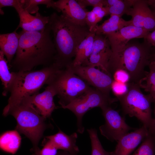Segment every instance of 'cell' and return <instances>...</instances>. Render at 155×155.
<instances>
[{
  "label": "cell",
  "mask_w": 155,
  "mask_h": 155,
  "mask_svg": "<svg viewBox=\"0 0 155 155\" xmlns=\"http://www.w3.org/2000/svg\"><path fill=\"white\" fill-rule=\"evenodd\" d=\"M19 33L18 47L9 65L14 71H30L37 66L46 67L54 63L56 52L48 24L42 31Z\"/></svg>",
  "instance_id": "obj_1"
},
{
  "label": "cell",
  "mask_w": 155,
  "mask_h": 155,
  "mask_svg": "<svg viewBox=\"0 0 155 155\" xmlns=\"http://www.w3.org/2000/svg\"><path fill=\"white\" fill-rule=\"evenodd\" d=\"M49 17L48 25L56 52L54 63L60 69L65 68L71 64L78 46L90 31L87 26L75 24L56 13Z\"/></svg>",
  "instance_id": "obj_2"
},
{
  "label": "cell",
  "mask_w": 155,
  "mask_h": 155,
  "mask_svg": "<svg viewBox=\"0 0 155 155\" xmlns=\"http://www.w3.org/2000/svg\"><path fill=\"white\" fill-rule=\"evenodd\" d=\"M152 47L145 40L142 42L131 40L115 61L116 71L125 70L129 75V83L140 85L147 72L145 68L151 62Z\"/></svg>",
  "instance_id": "obj_3"
},
{
  "label": "cell",
  "mask_w": 155,
  "mask_h": 155,
  "mask_svg": "<svg viewBox=\"0 0 155 155\" xmlns=\"http://www.w3.org/2000/svg\"><path fill=\"white\" fill-rule=\"evenodd\" d=\"M3 115L13 116L17 121L16 130L24 135L31 141V150L39 148L38 144L44 132L47 128L45 119L32 104L23 100L8 109L3 110Z\"/></svg>",
  "instance_id": "obj_4"
},
{
  "label": "cell",
  "mask_w": 155,
  "mask_h": 155,
  "mask_svg": "<svg viewBox=\"0 0 155 155\" xmlns=\"http://www.w3.org/2000/svg\"><path fill=\"white\" fill-rule=\"evenodd\" d=\"M59 69L54 63L39 70L17 72L8 104L3 110H6L24 98L38 93L50 77Z\"/></svg>",
  "instance_id": "obj_5"
},
{
  "label": "cell",
  "mask_w": 155,
  "mask_h": 155,
  "mask_svg": "<svg viewBox=\"0 0 155 155\" xmlns=\"http://www.w3.org/2000/svg\"><path fill=\"white\" fill-rule=\"evenodd\" d=\"M46 84L55 91L62 108L92 88L68 67L57 70L50 77Z\"/></svg>",
  "instance_id": "obj_6"
},
{
  "label": "cell",
  "mask_w": 155,
  "mask_h": 155,
  "mask_svg": "<svg viewBox=\"0 0 155 155\" xmlns=\"http://www.w3.org/2000/svg\"><path fill=\"white\" fill-rule=\"evenodd\" d=\"M128 90L124 94L117 97L120 102L125 115L134 117L139 120L148 129L152 123L151 99L148 94H144L139 85L128 83Z\"/></svg>",
  "instance_id": "obj_7"
},
{
  "label": "cell",
  "mask_w": 155,
  "mask_h": 155,
  "mask_svg": "<svg viewBox=\"0 0 155 155\" xmlns=\"http://www.w3.org/2000/svg\"><path fill=\"white\" fill-rule=\"evenodd\" d=\"M118 100L116 97L113 98L92 88L82 96L73 100L63 108L71 111L77 119V131L82 133L84 131L82 119L84 115L89 110L96 107L101 109L111 106L113 103Z\"/></svg>",
  "instance_id": "obj_8"
},
{
  "label": "cell",
  "mask_w": 155,
  "mask_h": 155,
  "mask_svg": "<svg viewBox=\"0 0 155 155\" xmlns=\"http://www.w3.org/2000/svg\"><path fill=\"white\" fill-rule=\"evenodd\" d=\"M101 109L105 123L100 126V130L102 135L111 142H118L129 130L135 129L128 125L125 118L111 106L104 107Z\"/></svg>",
  "instance_id": "obj_9"
},
{
  "label": "cell",
  "mask_w": 155,
  "mask_h": 155,
  "mask_svg": "<svg viewBox=\"0 0 155 155\" xmlns=\"http://www.w3.org/2000/svg\"><path fill=\"white\" fill-rule=\"evenodd\" d=\"M67 67L90 86L104 94L110 96L111 86L114 80L112 76L99 68L92 66L81 65L73 66L70 65Z\"/></svg>",
  "instance_id": "obj_10"
},
{
  "label": "cell",
  "mask_w": 155,
  "mask_h": 155,
  "mask_svg": "<svg viewBox=\"0 0 155 155\" xmlns=\"http://www.w3.org/2000/svg\"><path fill=\"white\" fill-rule=\"evenodd\" d=\"M149 32L143 28L129 26L105 35L109 42L112 52L110 61H114L117 59L131 40L144 38Z\"/></svg>",
  "instance_id": "obj_11"
},
{
  "label": "cell",
  "mask_w": 155,
  "mask_h": 155,
  "mask_svg": "<svg viewBox=\"0 0 155 155\" xmlns=\"http://www.w3.org/2000/svg\"><path fill=\"white\" fill-rule=\"evenodd\" d=\"M53 8L70 21L82 26H87L86 18L88 11L75 0L54 1Z\"/></svg>",
  "instance_id": "obj_12"
},
{
  "label": "cell",
  "mask_w": 155,
  "mask_h": 155,
  "mask_svg": "<svg viewBox=\"0 0 155 155\" xmlns=\"http://www.w3.org/2000/svg\"><path fill=\"white\" fill-rule=\"evenodd\" d=\"M55 95L54 90L47 86L43 92L34 94L23 100L32 104L46 119L49 117L53 111L57 108L53 100V97Z\"/></svg>",
  "instance_id": "obj_13"
},
{
  "label": "cell",
  "mask_w": 155,
  "mask_h": 155,
  "mask_svg": "<svg viewBox=\"0 0 155 155\" xmlns=\"http://www.w3.org/2000/svg\"><path fill=\"white\" fill-rule=\"evenodd\" d=\"M148 134L147 128L143 125L134 131L128 133L117 142L112 155H129Z\"/></svg>",
  "instance_id": "obj_14"
},
{
  "label": "cell",
  "mask_w": 155,
  "mask_h": 155,
  "mask_svg": "<svg viewBox=\"0 0 155 155\" xmlns=\"http://www.w3.org/2000/svg\"><path fill=\"white\" fill-rule=\"evenodd\" d=\"M15 9L20 18L16 30L21 28L25 32L40 31L45 29L49 22V16H43L38 12L33 16L22 8L21 5Z\"/></svg>",
  "instance_id": "obj_15"
},
{
  "label": "cell",
  "mask_w": 155,
  "mask_h": 155,
  "mask_svg": "<svg viewBox=\"0 0 155 155\" xmlns=\"http://www.w3.org/2000/svg\"><path fill=\"white\" fill-rule=\"evenodd\" d=\"M45 137L58 150H62L74 154L79 152V148L76 144L78 137L76 133L68 135L59 129L56 133L46 136Z\"/></svg>",
  "instance_id": "obj_16"
},
{
  "label": "cell",
  "mask_w": 155,
  "mask_h": 155,
  "mask_svg": "<svg viewBox=\"0 0 155 155\" xmlns=\"http://www.w3.org/2000/svg\"><path fill=\"white\" fill-rule=\"evenodd\" d=\"M16 30L12 32L0 35V48L10 65L17 51L20 37Z\"/></svg>",
  "instance_id": "obj_17"
},
{
  "label": "cell",
  "mask_w": 155,
  "mask_h": 155,
  "mask_svg": "<svg viewBox=\"0 0 155 155\" xmlns=\"http://www.w3.org/2000/svg\"><path fill=\"white\" fill-rule=\"evenodd\" d=\"M131 21H126L121 17L111 15L110 18L101 25H96L94 28L95 34L105 35L117 31L122 28L130 26Z\"/></svg>",
  "instance_id": "obj_18"
},
{
  "label": "cell",
  "mask_w": 155,
  "mask_h": 155,
  "mask_svg": "<svg viewBox=\"0 0 155 155\" xmlns=\"http://www.w3.org/2000/svg\"><path fill=\"white\" fill-rule=\"evenodd\" d=\"M4 56L3 52L0 50V78L3 86L2 94L6 96L12 88L17 72H10L8 62Z\"/></svg>",
  "instance_id": "obj_19"
},
{
  "label": "cell",
  "mask_w": 155,
  "mask_h": 155,
  "mask_svg": "<svg viewBox=\"0 0 155 155\" xmlns=\"http://www.w3.org/2000/svg\"><path fill=\"white\" fill-rule=\"evenodd\" d=\"M21 141V137L17 130L7 131L1 135L0 148L4 151L14 154L19 148Z\"/></svg>",
  "instance_id": "obj_20"
},
{
  "label": "cell",
  "mask_w": 155,
  "mask_h": 155,
  "mask_svg": "<svg viewBox=\"0 0 155 155\" xmlns=\"http://www.w3.org/2000/svg\"><path fill=\"white\" fill-rule=\"evenodd\" d=\"M94 39L86 38L78 46L74 59L71 64L73 66L83 65L88 61L92 53Z\"/></svg>",
  "instance_id": "obj_21"
},
{
  "label": "cell",
  "mask_w": 155,
  "mask_h": 155,
  "mask_svg": "<svg viewBox=\"0 0 155 155\" xmlns=\"http://www.w3.org/2000/svg\"><path fill=\"white\" fill-rule=\"evenodd\" d=\"M112 54L111 46H109L98 53L92 54L87 63L83 66L97 67L110 75L108 71V66Z\"/></svg>",
  "instance_id": "obj_22"
},
{
  "label": "cell",
  "mask_w": 155,
  "mask_h": 155,
  "mask_svg": "<svg viewBox=\"0 0 155 155\" xmlns=\"http://www.w3.org/2000/svg\"><path fill=\"white\" fill-rule=\"evenodd\" d=\"M133 0H105L104 7L107 15H115L121 17L126 14L132 6Z\"/></svg>",
  "instance_id": "obj_23"
},
{
  "label": "cell",
  "mask_w": 155,
  "mask_h": 155,
  "mask_svg": "<svg viewBox=\"0 0 155 155\" xmlns=\"http://www.w3.org/2000/svg\"><path fill=\"white\" fill-rule=\"evenodd\" d=\"M146 2L145 0H133L132 7L126 14L131 16L130 26L143 28L144 7Z\"/></svg>",
  "instance_id": "obj_24"
},
{
  "label": "cell",
  "mask_w": 155,
  "mask_h": 155,
  "mask_svg": "<svg viewBox=\"0 0 155 155\" xmlns=\"http://www.w3.org/2000/svg\"><path fill=\"white\" fill-rule=\"evenodd\" d=\"M149 71L147 72L144 78L139 86L141 88L149 93L152 102H155V67L152 62L149 66Z\"/></svg>",
  "instance_id": "obj_25"
},
{
  "label": "cell",
  "mask_w": 155,
  "mask_h": 155,
  "mask_svg": "<svg viewBox=\"0 0 155 155\" xmlns=\"http://www.w3.org/2000/svg\"><path fill=\"white\" fill-rule=\"evenodd\" d=\"M54 2L51 0H20L21 7L30 14L38 12L39 5H45L47 8L52 7Z\"/></svg>",
  "instance_id": "obj_26"
},
{
  "label": "cell",
  "mask_w": 155,
  "mask_h": 155,
  "mask_svg": "<svg viewBox=\"0 0 155 155\" xmlns=\"http://www.w3.org/2000/svg\"><path fill=\"white\" fill-rule=\"evenodd\" d=\"M87 131L91 140V155H112L111 152H107L103 148L98 138L96 130L91 128L88 129Z\"/></svg>",
  "instance_id": "obj_27"
},
{
  "label": "cell",
  "mask_w": 155,
  "mask_h": 155,
  "mask_svg": "<svg viewBox=\"0 0 155 155\" xmlns=\"http://www.w3.org/2000/svg\"><path fill=\"white\" fill-rule=\"evenodd\" d=\"M133 155H155V138L148 133Z\"/></svg>",
  "instance_id": "obj_28"
},
{
  "label": "cell",
  "mask_w": 155,
  "mask_h": 155,
  "mask_svg": "<svg viewBox=\"0 0 155 155\" xmlns=\"http://www.w3.org/2000/svg\"><path fill=\"white\" fill-rule=\"evenodd\" d=\"M143 28L149 32L155 30V16L150 8L147 0L144 7Z\"/></svg>",
  "instance_id": "obj_29"
},
{
  "label": "cell",
  "mask_w": 155,
  "mask_h": 155,
  "mask_svg": "<svg viewBox=\"0 0 155 155\" xmlns=\"http://www.w3.org/2000/svg\"><path fill=\"white\" fill-rule=\"evenodd\" d=\"M58 149L48 140L41 149L34 151L33 155H57Z\"/></svg>",
  "instance_id": "obj_30"
},
{
  "label": "cell",
  "mask_w": 155,
  "mask_h": 155,
  "mask_svg": "<svg viewBox=\"0 0 155 155\" xmlns=\"http://www.w3.org/2000/svg\"><path fill=\"white\" fill-rule=\"evenodd\" d=\"M111 89L114 94L117 97L124 94L127 92L128 86L127 83H122L114 80Z\"/></svg>",
  "instance_id": "obj_31"
},
{
  "label": "cell",
  "mask_w": 155,
  "mask_h": 155,
  "mask_svg": "<svg viewBox=\"0 0 155 155\" xmlns=\"http://www.w3.org/2000/svg\"><path fill=\"white\" fill-rule=\"evenodd\" d=\"M113 77L114 80L120 82L127 83L130 80V77L128 73L123 69H119L114 73Z\"/></svg>",
  "instance_id": "obj_32"
},
{
  "label": "cell",
  "mask_w": 155,
  "mask_h": 155,
  "mask_svg": "<svg viewBox=\"0 0 155 155\" xmlns=\"http://www.w3.org/2000/svg\"><path fill=\"white\" fill-rule=\"evenodd\" d=\"M78 2L84 8L88 6L94 7L97 6H105V0H78Z\"/></svg>",
  "instance_id": "obj_33"
},
{
  "label": "cell",
  "mask_w": 155,
  "mask_h": 155,
  "mask_svg": "<svg viewBox=\"0 0 155 155\" xmlns=\"http://www.w3.org/2000/svg\"><path fill=\"white\" fill-rule=\"evenodd\" d=\"M86 23L91 32L97 25L96 15L91 10L88 11L86 18Z\"/></svg>",
  "instance_id": "obj_34"
},
{
  "label": "cell",
  "mask_w": 155,
  "mask_h": 155,
  "mask_svg": "<svg viewBox=\"0 0 155 155\" xmlns=\"http://www.w3.org/2000/svg\"><path fill=\"white\" fill-rule=\"evenodd\" d=\"M20 5V0H0V14L3 15L4 13L2 9L3 7H11L15 8Z\"/></svg>",
  "instance_id": "obj_35"
},
{
  "label": "cell",
  "mask_w": 155,
  "mask_h": 155,
  "mask_svg": "<svg viewBox=\"0 0 155 155\" xmlns=\"http://www.w3.org/2000/svg\"><path fill=\"white\" fill-rule=\"evenodd\" d=\"M144 39L152 46H155V30L149 32Z\"/></svg>",
  "instance_id": "obj_36"
},
{
  "label": "cell",
  "mask_w": 155,
  "mask_h": 155,
  "mask_svg": "<svg viewBox=\"0 0 155 155\" xmlns=\"http://www.w3.org/2000/svg\"><path fill=\"white\" fill-rule=\"evenodd\" d=\"M154 103V104L155 118L153 119L151 125L148 130L149 133L155 138V102Z\"/></svg>",
  "instance_id": "obj_37"
},
{
  "label": "cell",
  "mask_w": 155,
  "mask_h": 155,
  "mask_svg": "<svg viewBox=\"0 0 155 155\" xmlns=\"http://www.w3.org/2000/svg\"><path fill=\"white\" fill-rule=\"evenodd\" d=\"M107 15V11L105 7H104L101 11L96 16V23L100 21L103 17Z\"/></svg>",
  "instance_id": "obj_38"
},
{
  "label": "cell",
  "mask_w": 155,
  "mask_h": 155,
  "mask_svg": "<svg viewBox=\"0 0 155 155\" xmlns=\"http://www.w3.org/2000/svg\"><path fill=\"white\" fill-rule=\"evenodd\" d=\"M147 3L155 16V0H147Z\"/></svg>",
  "instance_id": "obj_39"
},
{
  "label": "cell",
  "mask_w": 155,
  "mask_h": 155,
  "mask_svg": "<svg viewBox=\"0 0 155 155\" xmlns=\"http://www.w3.org/2000/svg\"><path fill=\"white\" fill-rule=\"evenodd\" d=\"M103 7L101 6H97L94 7L92 11L96 16L101 11Z\"/></svg>",
  "instance_id": "obj_40"
},
{
  "label": "cell",
  "mask_w": 155,
  "mask_h": 155,
  "mask_svg": "<svg viewBox=\"0 0 155 155\" xmlns=\"http://www.w3.org/2000/svg\"><path fill=\"white\" fill-rule=\"evenodd\" d=\"M151 61L155 63V46H152L151 50Z\"/></svg>",
  "instance_id": "obj_41"
},
{
  "label": "cell",
  "mask_w": 155,
  "mask_h": 155,
  "mask_svg": "<svg viewBox=\"0 0 155 155\" xmlns=\"http://www.w3.org/2000/svg\"><path fill=\"white\" fill-rule=\"evenodd\" d=\"M75 154H73L70 153L68 152L65 151L63 152H62L58 154L57 155H75Z\"/></svg>",
  "instance_id": "obj_42"
},
{
  "label": "cell",
  "mask_w": 155,
  "mask_h": 155,
  "mask_svg": "<svg viewBox=\"0 0 155 155\" xmlns=\"http://www.w3.org/2000/svg\"><path fill=\"white\" fill-rule=\"evenodd\" d=\"M152 62L153 63V64H154V66L155 67V63H154L153 62Z\"/></svg>",
  "instance_id": "obj_43"
}]
</instances>
